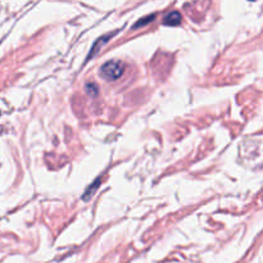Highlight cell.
<instances>
[{"mask_svg":"<svg viewBox=\"0 0 263 263\" xmlns=\"http://www.w3.org/2000/svg\"><path fill=\"white\" fill-rule=\"evenodd\" d=\"M86 91L89 95H94L95 97V95L98 94V86L95 84H91V82H90V84L86 85Z\"/></svg>","mask_w":263,"mask_h":263,"instance_id":"6","label":"cell"},{"mask_svg":"<svg viewBox=\"0 0 263 263\" xmlns=\"http://www.w3.org/2000/svg\"><path fill=\"white\" fill-rule=\"evenodd\" d=\"M113 35H115V33H108V35H104V36H102V37L98 39V40L95 41V45L92 46L91 50H90V53H89V58H90V57L95 55V54L98 53V50H99V49L102 48V45H105V44H107V41L109 40V39L112 37Z\"/></svg>","mask_w":263,"mask_h":263,"instance_id":"3","label":"cell"},{"mask_svg":"<svg viewBox=\"0 0 263 263\" xmlns=\"http://www.w3.org/2000/svg\"><path fill=\"white\" fill-rule=\"evenodd\" d=\"M154 18H156V14H151V15H148V17H145V18H140V20H139L138 22H136L135 25L133 26V28L143 27V26H145V25H148V23H151L152 21L154 20Z\"/></svg>","mask_w":263,"mask_h":263,"instance_id":"5","label":"cell"},{"mask_svg":"<svg viewBox=\"0 0 263 263\" xmlns=\"http://www.w3.org/2000/svg\"><path fill=\"white\" fill-rule=\"evenodd\" d=\"M180 22H181V14L176 10L167 13L163 20V25L166 26H177L180 25Z\"/></svg>","mask_w":263,"mask_h":263,"instance_id":"2","label":"cell"},{"mask_svg":"<svg viewBox=\"0 0 263 263\" xmlns=\"http://www.w3.org/2000/svg\"><path fill=\"white\" fill-rule=\"evenodd\" d=\"M99 184H100V179H98L97 181L94 182V184H91L89 187H87V190H86V192H85V195H84V197H82V198H84V200H89L90 198H91V195L94 194L95 190H97L98 187H99Z\"/></svg>","mask_w":263,"mask_h":263,"instance_id":"4","label":"cell"},{"mask_svg":"<svg viewBox=\"0 0 263 263\" xmlns=\"http://www.w3.org/2000/svg\"><path fill=\"white\" fill-rule=\"evenodd\" d=\"M123 69H125V66L122 62L109 61L100 67V76L107 81H115L122 76Z\"/></svg>","mask_w":263,"mask_h":263,"instance_id":"1","label":"cell"}]
</instances>
